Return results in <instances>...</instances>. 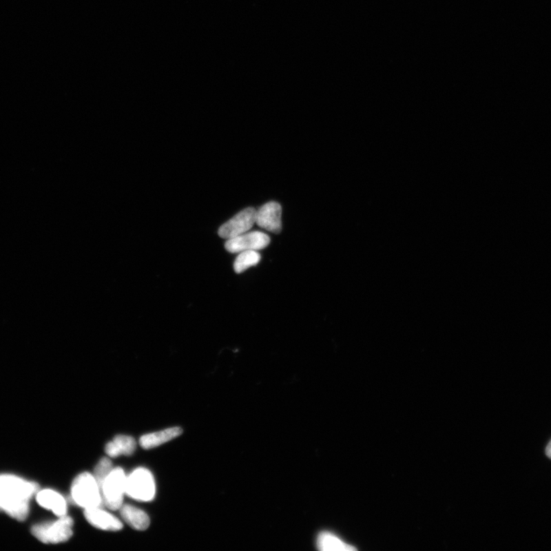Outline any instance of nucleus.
I'll return each mask as SVG.
<instances>
[{
	"mask_svg": "<svg viewBox=\"0 0 551 551\" xmlns=\"http://www.w3.org/2000/svg\"><path fill=\"white\" fill-rule=\"evenodd\" d=\"M127 475L122 468H114L101 488L103 504L110 510H118L123 506L126 494Z\"/></svg>",
	"mask_w": 551,
	"mask_h": 551,
	"instance_id": "7ed1b4c3",
	"label": "nucleus"
},
{
	"mask_svg": "<svg viewBox=\"0 0 551 551\" xmlns=\"http://www.w3.org/2000/svg\"><path fill=\"white\" fill-rule=\"evenodd\" d=\"M84 514L86 520L96 528L108 532H117L123 528V523L116 517L100 507L85 509Z\"/></svg>",
	"mask_w": 551,
	"mask_h": 551,
	"instance_id": "1a4fd4ad",
	"label": "nucleus"
},
{
	"mask_svg": "<svg viewBox=\"0 0 551 551\" xmlns=\"http://www.w3.org/2000/svg\"><path fill=\"white\" fill-rule=\"evenodd\" d=\"M121 517L127 525L137 530H147L150 525L148 514L143 510L132 506H122L120 508Z\"/></svg>",
	"mask_w": 551,
	"mask_h": 551,
	"instance_id": "ddd939ff",
	"label": "nucleus"
},
{
	"mask_svg": "<svg viewBox=\"0 0 551 551\" xmlns=\"http://www.w3.org/2000/svg\"><path fill=\"white\" fill-rule=\"evenodd\" d=\"M546 454L547 456L551 459V440L546 448Z\"/></svg>",
	"mask_w": 551,
	"mask_h": 551,
	"instance_id": "a211bd4d",
	"label": "nucleus"
},
{
	"mask_svg": "<svg viewBox=\"0 0 551 551\" xmlns=\"http://www.w3.org/2000/svg\"><path fill=\"white\" fill-rule=\"evenodd\" d=\"M183 430L180 427H171L167 430L146 434L140 439V444L145 450L153 449L181 435Z\"/></svg>",
	"mask_w": 551,
	"mask_h": 551,
	"instance_id": "f8f14e48",
	"label": "nucleus"
},
{
	"mask_svg": "<svg viewBox=\"0 0 551 551\" xmlns=\"http://www.w3.org/2000/svg\"><path fill=\"white\" fill-rule=\"evenodd\" d=\"M136 448L135 439L132 437L118 435L110 441L105 447V451L110 458L120 456H130Z\"/></svg>",
	"mask_w": 551,
	"mask_h": 551,
	"instance_id": "4468645a",
	"label": "nucleus"
},
{
	"mask_svg": "<svg viewBox=\"0 0 551 551\" xmlns=\"http://www.w3.org/2000/svg\"><path fill=\"white\" fill-rule=\"evenodd\" d=\"M37 500L41 507L51 510L58 517L66 515L67 503L63 496L52 489H44L36 495Z\"/></svg>",
	"mask_w": 551,
	"mask_h": 551,
	"instance_id": "9b49d317",
	"label": "nucleus"
},
{
	"mask_svg": "<svg viewBox=\"0 0 551 551\" xmlns=\"http://www.w3.org/2000/svg\"><path fill=\"white\" fill-rule=\"evenodd\" d=\"M271 242V238L260 231L246 232L241 236L229 239L225 243V249L230 253L264 249Z\"/></svg>",
	"mask_w": 551,
	"mask_h": 551,
	"instance_id": "0eeeda50",
	"label": "nucleus"
},
{
	"mask_svg": "<svg viewBox=\"0 0 551 551\" xmlns=\"http://www.w3.org/2000/svg\"><path fill=\"white\" fill-rule=\"evenodd\" d=\"M0 511L18 521H25L30 513V500L0 495Z\"/></svg>",
	"mask_w": 551,
	"mask_h": 551,
	"instance_id": "9d476101",
	"label": "nucleus"
},
{
	"mask_svg": "<svg viewBox=\"0 0 551 551\" xmlns=\"http://www.w3.org/2000/svg\"><path fill=\"white\" fill-rule=\"evenodd\" d=\"M281 216V205L276 202H268L257 211L256 223L261 229L279 233L282 230Z\"/></svg>",
	"mask_w": 551,
	"mask_h": 551,
	"instance_id": "6e6552de",
	"label": "nucleus"
},
{
	"mask_svg": "<svg viewBox=\"0 0 551 551\" xmlns=\"http://www.w3.org/2000/svg\"><path fill=\"white\" fill-rule=\"evenodd\" d=\"M74 521L71 517L62 516L53 522L33 526L32 534L44 543H59L67 541L73 535Z\"/></svg>",
	"mask_w": 551,
	"mask_h": 551,
	"instance_id": "f03ea898",
	"label": "nucleus"
},
{
	"mask_svg": "<svg viewBox=\"0 0 551 551\" xmlns=\"http://www.w3.org/2000/svg\"><path fill=\"white\" fill-rule=\"evenodd\" d=\"M39 491V486L34 482L13 475H0V495L30 500Z\"/></svg>",
	"mask_w": 551,
	"mask_h": 551,
	"instance_id": "39448f33",
	"label": "nucleus"
},
{
	"mask_svg": "<svg viewBox=\"0 0 551 551\" xmlns=\"http://www.w3.org/2000/svg\"><path fill=\"white\" fill-rule=\"evenodd\" d=\"M126 494L137 501L154 500L156 495V484L153 474L147 468H136L127 477Z\"/></svg>",
	"mask_w": 551,
	"mask_h": 551,
	"instance_id": "20e7f679",
	"label": "nucleus"
},
{
	"mask_svg": "<svg viewBox=\"0 0 551 551\" xmlns=\"http://www.w3.org/2000/svg\"><path fill=\"white\" fill-rule=\"evenodd\" d=\"M260 259V254L257 251L240 252L236 261H234V271L237 273H243L248 268L258 265Z\"/></svg>",
	"mask_w": 551,
	"mask_h": 551,
	"instance_id": "dca6fc26",
	"label": "nucleus"
},
{
	"mask_svg": "<svg viewBox=\"0 0 551 551\" xmlns=\"http://www.w3.org/2000/svg\"><path fill=\"white\" fill-rule=\"evenodd\" d=\"M317 547L322 551L354 550L355 548L342 541L335 534L326 532H322L317 539Z\"/></svg>",
	"mask_w": 551,
	"mask_h": 551,
	"instance_id": "2eb2a0df",
	"label": "nucleus"
},
{
	"mask_svg": "<svg viewBox=\"0 0 551 551\" xmlns=\"http://www.w3.org/2000/svg\"><path fill=\"white\" fill-rule=\"evenodd\" d=\"M113 468L112 461L108 458L101 459L98 465L96 466L93 475L100 488H101L103 481H105L110 472L113 470Z\"/></svg>",
	"mask_w": 551,
	"mask_h": 551,
	"instance_id": "f3484780",
	"label": "nucleus"
},
{
	"mask_svg": "<svg viewBox=\"0 0 551 551\" xmlns=\"http://www.w3.org/2000/svg\"><path fill=\"white\" fill-rule=\"evenodd\" d=\"M257 210L247 208L241 211L234 217L220 227L218 236L229 240L249 231L254 223H256Z\"/></svg>",
	"mask_w": 551,
	"mask_h": 551,
	"instance_id": "423d86ee",
	"label": "nucleus"
},
{
	"mask_svg": "<svg viewBox=\"0 0 551 551\" xmlns=\"http://www.w3.org/2000/svg\"><path fill=\"white\" fill-rule=\"evenodd\" d=\"M71 493L75 504L85 509L101 508L103 505L101 488L91 473L78 475L72 485Z\"/></svg>",
	"mask_w": 551,
	"mask_h": 551,
	"instance_id": "f257e3e1",
	"label": "nucleus"
}]
</instances>
